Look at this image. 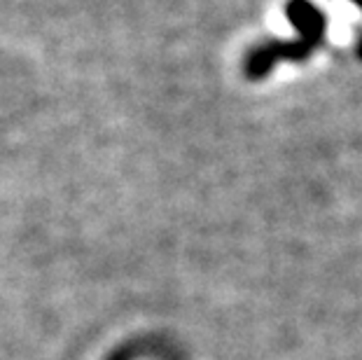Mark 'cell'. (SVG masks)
I'll return each instance as SVG.
<instances>
[{"label":"cell","instance_id":"obj_1","mask_svg":"<svg viewBox=\"0 0 362 360\" xmlns=\"http://www.w3.org/2000/svg\"><path fill=\"white\" fill-rule=\"evenodd\" d=\"M315 52V45L306 40H272L252 47L245 57V75L250 80H262L274 71L279 61H306Z\"/></svg>","mask_w":362,"mask_h":360},{"label":"cell","instance_id":"obj_2","mask_svg":"<svg viewBox=\"0 0 362 360\" xmlns=\"http://www.w3.org/2000/svg\"><path fill=\"white\" fill-rule=\"evenodd\" d=\"M285 17L292 24V28L299 33V40H306L318 47L322 35H325L327 19L318 7L309 0H288L285 5Z\"/></svg>","mask_w":362,"mask_h":360},{"label":"cell","instance_id":"obj_3","mask_svg":"<svg viewBox=\"0 0 362 360\" xmlns=\"http://www.w3.org/2000/svg\"><path fill=\"white\" fill-rule=\"evenodd\" d=\"M358 57L362 59V33L358 35Z\"/></svg>","mask_w":362,"mask_h":360},{"label":"cell","instance_id":"obj_4","mask_svg":"<svg viewBox=\"0 0 362 360\" xmlns=\"http://www.w3.org/2000/svg\"><path fill=\"white\" fill-rule=\"evenodd\" d=\"M351 3H356V5L360 7V10H362V0H351Z\"/></svg>","mask_w":362,"mask_h":360}]
</instances>
